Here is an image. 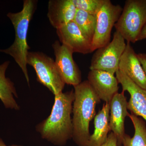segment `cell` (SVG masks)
Returning <instances> with one entry per match:
<instances>
[{
    "label": "cell",
    "mask_w": 146,
    "mask_h": 146,
    "mask_svg": "<svg viewBox=\"0 0 146 146\" xmlns=\"http://www.w3.org/2000/svg\"><path fill=\"white\" fill-rule=\"evenodd\" d=\"M74 91L54 96V102L50 114L46 119L36 127V131L41 137L55 145H65L72 138L73 104Z\"/></svg>",
    "instance_id": "cell-1"
},
{
    "label": "cell",
    "mask_w": 146,
    "mask_h": 146,
    "mask_svg": "<svg viewBox=\"0 0 146 146\" xmlns=\"http://www.w3.org/2000/svg\"><path fill=\"white\" fill-rule=\"evenodd\" d=\"M137 56L146 76V54L139 53L137 54Z\"/></svg>",
    "instance_id": "cell-21"
},
{
    "label": "cell",
    "mask_w": 146,
    "mask_h": 146,
    "mask_svg": "<svg viewBox=\"0 0 146 146\" xmlns=\"http://www.w3.org/2000/svg\"><path fill=\"white\" fill-rule=\"evenodd\" d=\"M0 146H22L21 145H11L9 146H7V145H5V143L4 141H3L2 139L0 138Z\"/></svg>",
    "instance_id": "cell-23"
},
{
    "label": "cell",
    "mask_w": 146,
    "mask_h": 146,
    "mask_svg": "<svg viewBox=\"0 0 146 146\" xmlns=\"http://www.w3.org/2000/svg\"><path fill=\"white\" fill-rule=\"evenodd\" d=\"M35 3L33 0H25L21 11L16 13L9 12L7 14L14 27L15 40L9 48L0 50L1 52L9 55L14 58L22 69L29 85V78L27 69V57L30 47L27 42V35L30 22L35 10Z\"/></svg>",
    "instance_id": "cell-3"
},
{
    "label": "cell",
    "mask_w": 146,
    "mask_h": 146,
    "mask_svg": "<svg viewBox=\"0 0 146 146\" xmlns=\"http://www.w3.org/2000/svg\"><path fill=\"white\" fill-rule=\"evenodd\" d=\"M9 64L6 61L0 65V100L6 108L18 110L20 108L14 98L18 96L14 83L5 76Z\"/></svg>",
    "instance_id": "cell-16"
},
{
    "label": "cell",
    "mask_w": 146,
    "mask_h": 146,
    "mask_svg": "<svg viewBox=\"0 0 146 146\" xmlns=\"http://www.w3.org/2000/svg\"><path fill=\"white\" fill-rule=\"evenodd\" d=\"M110 103L103 104L94 118V131L90 136L88 146H101L107 140L109 127Z\"/></svg>",
    "instance_id": "cell-15"
},
{
    "label": "cell",
    "mask_w": 146,
    "mask_h": 146,
    "mask_svg": "<svg viewBox=\"0 0 146 146\" xmlns=\"http://www.w3.org/2000/svg\"><path fill=\"white\" fill-rule=\"evenodd\" d=\"M115 74L118 82L121 85L123 91H127L130 95L128 110L131 114L141 117L146 122V89L138 86L120 70Z\"/></svg>",
    "instance_id": "cell-11"
},
{
    "label": "cell",
    "mask_w": 146,
    "mask_h": 146,
    "mask_svg": "<svg viewBox=\"0 0 146 146\" xmlns=\"http://www.w3.org/2000/svg\"><path fill=\"white\" fill-rule=\"evenodd\" d=\"M101 146H117V137L111 132L108 134L106 141Z\"/></svg>",
    "instance_id": "cell-20"
},
{
    "label": "cell",
    "mask_w": 146,
    "mask_h": 146,
    "mask_svg": "<svg viewBox=\"0 0 146 146\" xmlns=\"http://www.w3.org/2000/svg\"><path fill=\"white\" fill-rule=\"evenodd\" d=\"M128 102L124 92L117 93L110 102L109 127L117 139V146H123L125 135V120L128 116Z\"/></svg>",
    "instance_id": "cell-9"
},
{
    "label": "cell",
    "mask_w": 146,
    "mask_h": 146,
    "mask_svg": "<svg viewBox=\"0 0 146 146\" xmlns=\"http://www.w3.org/2000/svg\"><path fill=\"white\" fill-rule=\"evenodd\" d=\"M88 81L100 99L110 103L119 91V82L115 75L106 71L90 70Z\"/></svg>",
    "instance_id": "cell-12"
},
{
    "label": "cell",
    "mask_w": 146,
    "mask_h": 146,
    "mask_svg": "<svg viewBox=\"0 0 146 146\" xmlns=\"http://www.w3.org/2000/svg\"><path fill=\"white\" fill-rule=\"evenodd\" d=\"M77 9L72 0H50L48 3V18L57 29L74 21Z\"/></svg>",
    "instance_id": "cell-14"
},
{
    "label": "cell",
    "mask_w": 146,
    "mask_h": 146,
    "mask_svg": "<svg viewBox=\"0 0 146 146\" xmlns=\"http://www.w3.org/2000/svg\"><path fill=\"white\" fill-rule=\"evenodd\" d=\"M56 65L65 84L76 86L82 82L81 72L73 59L72 50L56 41L52 45Z\"/></svg>",
    "instance_id": "cell-8"
},
{
    "label": "cell",
    "mask_w": 146,
    "mask_h": 146,
    "mask_svg": "<svg viewBox=\"0 0 146 146\" xmlns=\"http://www.w3.org/2000/svg\"><path fill=\"white\" fill-rule=\"evenodd\" d=\"M146 39V24L143 28L138 38V41Z\"/></svg>",
    "instance_id": "cell-22"
},
{
    "label": "cell",
    "mask_w": 146,
    "mask_h": 146,
    "mask_svg": "<svg viewBox=\"0 0 146 146\" xmlns=\"http://www.w3.org/2000/svg\"><path fill=\"white\" fill-rule=\"evenodd\" d=\"M146 24V0H127L114 27L125 41L135 43Z\"/></svg>",
    "instance_id": "cell-4"
},
{
    "label": "cell",
    "mask_w": 146,
    "mask_h": 146,
    "mask_svg": "<svg viewBox=\"0 0 146 146\" xmlns=\"http://www.w3.org/2000/svg\"><path fill=\"white\" fill-rule=\"evenodd\" d=\"M27 64L34 68L37 81L54 96L62 92L65 83L52 58L42 52H29Z\"/></svg>",
    "instance_id": "cell-5"
},
{
    "label": "cell",
    "mask_w": 146,
    "mask_h": 146,
    "mask_svg": "<svg viewBox=\"0 0 146 146\" xmlns=\"http://www.w3.org/2000/svg\"><path fill=\"white\" fill-rule=\"evenodd\" d=\"M119 5H114L110 0H104L96 14V26L91 42L92 52L108 44L110 42L111 32L122 11Z\"/></svg>",
    "instance_id": "cell-6"
},
{
    "label": "cell",
    "mask_w": 146,
    "mask_h": 146,
    "mask_svg": "<svg viewBox=\"0 0 146 146\" xmlns=\"http://www.w3.org/2000/svg\"><path fill=\"white\" fill-rule=\"evenodd\" d=\"M134 128V135L131 138L125 134L123 141V146H146V123L143 119L133 114L128 116Z\"/></svg>",
    "instance_id": "cell-17"
},
{
    "label": "cell",
    "mask_w": 146,
    "mask_h": 146,
    "mask_svg": "<svg viewBox=\"0 0 146 146\" xmlns=\"http://www.w3.org/2000/svg\"><path fill=\"white\" fill-rule=\"evenodd\" d=\"M74 87L72 139L78 146H88L89 124L96 115V107L100 100L87 80Z\"/></svg>",
    "instance_id": "cell-2"
},
{
    "label": "cell",
    "mask_w": 146,
    "mask_h": 146,
    "mask_svg": "<svg viewBox=\"0 0 146 146\" xmlns=\"http://www.w3.org/2000/svg\"></svg>",
    "instance_id": "cell-24"
},
{
    "label": "cell",
    "mask_w": 146,
    "mask_h": 146,
    "mask_svg": "<svg viewBox=\"0 0 146 146\" xmlns=\"http://www.w3.org/2000/svg\"><path fill=\"white\" fill-rule=\"evenodd\" d=\"M119 70L134 83L146 90V76L133 47L127 42L119 63Z\"/></svg>",
    "instance_id": "cell-13"
},
{
    "label": "cell",
    "mask_w": 146,
    "mask_h": 146,
    "mask_svg": "<svg viewBox=\"0 0 146 146\" xmlns=\"http://www.w3.org/2000/svg\"><path fill=\"white\" fill-rule=\"evenodd\" d=\"M74 22L92 42L96 26V16L84 11L77 9Z\"/></svg>",
    "instance_id": "cell-18"
},
{
    "label": "cell",
    "mask_w": 146,
    "mask_h": 146,
    "mask_svg": "<svg viewBox=\"0 0 146 146\" xmlns=\"http://www.w3.org/2000/svg\"><path fill=\"white\" fill-rule=\"evenodd\" d=\"M56 33L61 44L68 47L73 52L83 54L92 52L91 41L74 21L57 29Z\"/></svg>",
    "instance_id": "cell-10"
},
{
    "label": "cell",
    "mask_w": 146,
    "mask_h": 146,
    "mask_svg": "<svg viewBox=\"0 0 146 146\" xmlns=\"http://www.w3.org/2000/svg\"><path fill=\"white\" fill-rule=\"evenodd\" d=\"M77 9L84 11L96 15L102 5L104 0H72Z\"/></svg>",
    "instance_id": "cell-19"
},
{
    "label": "cell",
    "mask_w": 146,
    "mask_h": 146,
    "mask_svg": "<svg viewBox=\"0 0 146 146\" xmlns=\"http://www.w3.org/2000/svg\"><path fill=\"white\" fill-rule=\"evenodd\" d=\"M126 46L125 40L115 31L108 44L96 50L91 58L90 70L104 71L115 75L119 70L120 58Z\"/></svg>",
    "instance_id": "cell-7"
}]
</instances>
